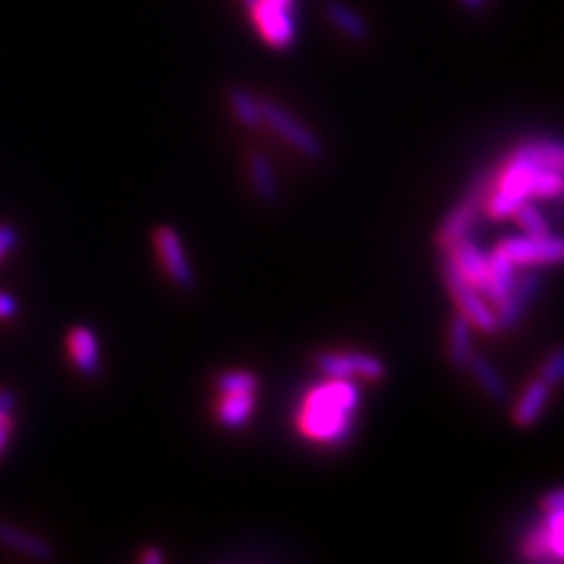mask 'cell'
<instances>
[{
  "label": "cell",
  "instance_id": "6da1fadb",
  "mask_svg": "<svg viewBox=\"0 0 564 564\" xmlns=\"http://www.w3.org/2000/svg\"><path fill=\"white\" fill-rule=\"evenodd\" d=\"M562 145L556 140H531L512 153L491 193V218H508L529 197H558L562 193Z\"/></svg>",
  "mask_w": 564,
  "mask_h": 564
},
{
  "label": "cell",
  "instance_id": "7a4b0ae2",
  "mask_svg": "<svg viewBox=\"0 0 564 564\" xmlns=\"http://www.w3.org/2000/svg\"><path fill=\"white\" fill-rule=\"evenodd\" d=\"M358 387L347 379L312 389L299 414V429L318 441L343 443L351 433V416L358 408Z\"/></svg>",
  "mask_w": 564,
  "mask_h": 564
},
{
  "label": "cell",
  "instance_id": "3957f363",
  "mask_svg": "<svg viewBox=\"0 0 564 564\" xmlns=\"http://www.w3.org/2000/svg\"><path fill=\"white\" fill-rule=\"evenodd\" d=\"M441 274L445 285H448L450 293L454 295L460 312L470 320V324L481 328L483 333H498L496 314L489 308L481 291L456 268L450 253L441 260Z\"/></svg>",
  "mask_w": 564,
  "mask_h": 564
},
{
  "label": "cell",
  "instance_id": "277c9868",
  "mask_svg": "<svg viewBox=\"0 0 564 564\" xmlns=\"http://www.w3.org/2000/svg\"><path fill=\"white\" fill-rule=\"evenodd\" d=\"M489 186H491L489 176L477 178L475 184L468 188V193L454 205L450 214L445 216L437 232V243L441 249L448 251L454 243L466 237L470 228H473V224L479 218L481 205L485 203V197L489 195Z\"/></svg>",
  "mask_w": 564,
  "mask_h": 564
},
{
  "label": "cell",
  "instance_id": "5b68a950",
  "mask_svg": "<svg viewBox=\"0 0 564 564\" xmlns=\"http://www.w3.org/2000/svg\"><path fill=\"white\" fill-rule=\"evenodd\" d=\"M260 107L264 124H268L280 138H285L293 149L310 159H320L324 155L322 140L308 126L301 124L289 109L270 99L260 101Z\"/></svg>",
  "mask_w": 564,
  "mask_h": 564
},
{
  "label": "cell",
  "instance_id": "8992f818",
  "mask_svg": "<svg viewBox=\"0 0 564 564\" xmlns=\"http://www.w3.org/2000/svg\"><path fill=\"white\" fill-rule=\"evenodd\" d=\"M251 19L257 32L272 46V49L285 51L293 46L297 38V23L293 17V9L280 7L270 0H257L251 5Z\"/></svg>",
  "mask_w": 564,
  "mask_h": 564
},
{
  "label": "cell",
  "instance_id": "52a82bcc",
  "mask_svg": "<svg viewBox=\"0 0 564 564\" xmlns=\"http://www.w3.org/2000/svg\"><path fill=\"white\" fill-rule=\"evenodd\" d=\"M500 249L510 257L516 266L529 264H558L562 260V239L554 234H544V237H508L502 241Z\"/></svg>",
  "mask_w": 564,
  "mask_h": 564
},
{
  "label": "cell",
  "instance_id": "ba28073f",
  "mask_svg": "<svg viewBox=\"0 0 564 564\" xmlns=\"http://www.w3.org/2000/svg\"><path fill=\"white\" fill-rule=\"evenodd\" d=\"M562 521H564V510L546 512V521L535 527L523 542V554L527 560L548 562V560H560L564 556Z\"/></svg>",
  "mask_w": 564,
  "mask_h": 564
},
{
  "label": "cell",
  "instance_id": "9c48e42d",
  "mask_svg": "<svg viewBox=\"0 0 564 564\" xmlns=\"http://www.w3.org/2000/svg\"><path fill=\"white\" fill-rule=\"evenodd\" d=\"M155 247L159 251L163 268H166V272L170 274L176 285L186 291L193 289L197 285L195 272L191 262H188L176 230L170 226H159L155 230Z\"/></svg>",
  "mask_w": 564,
  "mask_h": 564
},
{
  "label": "cell",
  "instance_id": "30bf717a",
  "mask_svg": "<svg viewBox=\"0 0 564 564\" xmlns=\"http://www.w3.org/2000/svg\"><path fill=\"white\" fill-rule=\"evenodd\" d=\"M318 368L328 379H349L354 374H362L370 381H381L385 376V364L370 354H358V351H347V354H318Z\"/></svg>",
  "mask_w": 564,
  "mask_h": 564
},
{
  "label": "cell",
  "instance_id": "8fae6325",
  "mask_svg": "<svg viewBox=\"0 0 564 564\" xmlns=\"http://www.w3.org/2000/svg\"><path fill=\"white\" fill-rule=\"evenodd\" d=\"M539 285H542V276H539V272H531L521 280L516 278V285L512 287V291L498 303V314H496L498 331H510V328L521 320L527 303L537 295Z\"/></svg>",
  "mask_w": 564,
  "mask_h": 564
},
{
  "label": "cell",
  "instance_id": "7c38bea8",
  "mask_svg": "<svg viewBox=\"0 0 564 564\" xmlns=\"http://www.w3.org/2000/svg\"><path fill=\"white\" fill-rule=\"evenodd\" d=\"M67 351L72 358L74 366L86 374L92 376L97 374L101 368V351H99V339L88 326H74L67 333Z\"/></svg>",
  "mask_w": 564,
  "mask_h": 564
},
{
  "label": "cell",
  "instance_id": "4fadbf2b",
  "mask_svg": "<svg viewBox=\"0 0 564 564\" xmlns=\"http://www.w3.org/2000/svg\"><path fill=\"white\" fill-rule=\"evenodd\" d=\"M452 262L456 264V268L473 282V285L481 291L487 287L489 282V264H487V257L481 253V249L470 241V239H460L458 243H454L448 249Z\"/></svg>",
  "mask_w": 564,
  "mask_h": 564
},
{
  "label": "cell",
  "instance_id": "5bb4252c",
  "mask_svg": "<svg viewBox=\"0 0 564 564\" xmlns=\"http://www.w3.org/2000/svg\"><path fill=\"white\" fill-rule=\"evenodd\" d=\"M489 282L483 289V297L491 303H500L516 285V264L498 247L487 257Z\"/></svg>",
  "mask_w": 564,
  "mask_h": 564
},
{
  "label": "cell",
  "instance_id": "9a60e30c",
  "mask_svg": "<svg viewBox=\"0 0 564 564\" xmlns=\"http://www.w3.org/2000/svg\"><path fill=\"white\" fill-rule=\"evenodd\" d=\"M0 546L15 550L23 556H30L34 560H51L53 548L42 537L28 533L26 529L15 527L7 521H0Z\"/></svg>",
  "mask_w": 564,
  "mask_h": 564
},
{
  "label": "cell",
  "instance_id": "2e32d148",
  "mask_svg": "<svg viewBox=\"0 0 564 564\" xmlns=\"http://www.w3.org/2000/svg\"><path fill=\"white\" fill-rule=\"evenodd\" d=\"M324 13L326 19L349 40L362 42L368 38V23L354 7L341 3V0H328L324 5Z\"/></svg>",
  "mask_w": 564,
  "mask_h": 564
},
{
  "label": "cell",
  "instance_id": "e0dca14e",
  "mask_svg": "<svg viewBox=\"0 0 564 564\" xmlns=\"http://www.w3.org/2000/svg\"><path fill=\"white\" fill-rule=\"evenodd\" d=\"M249 174L255 195L260 197L262 203L272 205L278 199V182L274 176V168L270 159L264 153H251L249 155Z\"/></svg>",
  "mask_w": 564,
  "mask_h": 564
},
{
  "label": "cell",
  "instance_id": "ac0fdd59",
  "mask_svg": "<svg viewBox=\"0 0 564 564\" xmlns=\"http://www.w3.org/2000/svg\"><path fill=\"white\" fill-rule=\"evenodd\" d=\"M548 397H550V385L544 383L542 379L533 381L525 389V393L519 399V404H516V408H514L516 425L531 427L533 422L539 418V414H542V410L546 408Z\"/></svg>",
  "mask_w": 564,
  "mask_h": 564
},
{
  "label": "cell",
  "instance_id": "d6986e66",
  "mask_svg": "<svg viewBox=\"0 0 564 564\" xmlns=\"http://www.w3.org/2000/svg\"><path fill=\"white\" fill-rule=\"evenodd\" d=\"M466 368L473 372V376L479 381V385L485 389V393L493 399V402H506L508 395H510L508 385L504 383V379L498 374V370L489 364V360L473 354V356H470Z\"/></svg>",
  "mask_w": 564,
  "mask_h": 564
},
{
  "label": "cell",
  "instance_id": "ffe728a7",
  "mask_svg": "<svg viewBox=\"0 0 564 564\" xmlns=\"http://www.w3.org/2000/svg\"><path fill=\"white\" fill-rule=\"evenodd\" d=\"M255 406L253 393H234L224 395V399L218 406V418L224 427L228 429H241L245 422L251 418Z\"/></svg>",
  "mask_w": 564,
  "mask_h": 564
},
{
  "label": "cell",
  "instance_id": "44dd1931",
  "mask_svg": "<svg viewBox=\"0 0 564 564\" xmlns=\"http://www.w3.org/2000/svg\"><path fill=\"white\" fill-rule=\"evenodd\" d=\"M228 103H230L234 115H237V120L245 128H260L264 124L260 101H257L247 88H241V86L230 88Z\"/></svg>",
  "mask_w": 564,
  "mask_h": 564
},
{
  "label": "cell",
  "instance_id": "7402d4cb",
  "mask_svg": "<svg viewBox=\"0 0 564 564\" xmlns=\"http://www.w3.org/2000/svg\"><path fill=\"white\" fill-rule=\"evenodd\" d=\"M470 320L460 312L450 324V360L456 368H466L473 345H470Z\"/></svg>",
  "mask_w": 564,
  "mask_h": 564
},
{
  "label": "cell",
  "instance_id": "603a6c76",
  "mask_svg": "<svg viewBox=\"0 0 564 564\" xmlns=\"http://www.w3.org/2000/svg\"><path fill=\"white\" fill-rule=\"evenodd\" d=\"M519 222V226L525 230V234L529 237H544V234H550V226L546 222V218L542 216V211L533 205L523 203L519 209L512 214Z\"/></svg>",
  "mask_w": 564,
  "mask_h": 564
},
{
  "label": "cell",
  "instance_id": "cb8c5ba5",
  "mask_svg": "<svg viewBox=\"0 0 564 564\" xmlns=\"http://www.w3.org/2000/svg\"><path fill=\"white\" fill-rule=\"evenodd\" d=\"M255 387H257V379L251 372H226L218 379V389L224 395L253 393Z\"/></svg>",
  "mask_w": 564,
  "mask_h": 564
},
{
  "label": "cell",
  "instance_id": "d4e9b609",
  "mask_svg": "<svg viewBox=\"0 0 564 564\" xmlns=\"http://www.w3.org/2000/svg\"><path fill=\"white\" fill-rule=\"evenodd\" d=\"M562 374H564V356H562L560 349H556L542 368V381L548 383L550 387H554L562 381Z\"/></svg>",
  "mask_w": 564,
  "mask_h": 564
},
{
  "label": "cell",
  "instance_id": "484cf974",
  "mask_svg": "<svg viewBox=\"0 0 564 564\" xmlns=\"http://www.w3.org/2000/svg\"><path fill=\"white\" fill-rule=\"evenodd\" d=\"M17 230L15 226H9V224H0V262L5 260V257L17 247Z\"/></svg>",
  "mask_w": 564,
  "mask_h": 564
},
{
  "label": "cell",
  "instance_id": "4316f807",
  "mask_svg": "<svg viewBox=\"0 0 564 564\" xmlns=\"http://www.w3.org/2000/svg\"><path fill=\"white\" fill-rule=\"evenodd\" d=\"M17 301L13 295L0 291V320H9L13 316H17Z\"/></svg>",
  "mask_w": 564,
  "mask_h": 564
},
{
  "label": "cell",
  "instance_id": "83f0119b",
  "mask_svg": "<svg viewBox=\"0 0 564 564\" xmlns=\"http://www.w3.org/2000/svg\"><path fill=\"white\" fill-rule=\"evenodd\" d=\"M13 429H15L13 416H0V456H3V452L7 450V443L13 435Z\"/></svg>",
  "mask_w": 564,
  "mask_h": 564
},
{
  "label": "cell",
  "instance_id": "f1b7e54d",
  "mask_svg": "<svg viewBox=\"0 0 564 564\" xmlns=\"http://www.w3.org/2000/svg\"><path fill=\"white\" fill-rule=\"evenodd\" d=\"M15 393L11 389H0V416H13Z\"/></svg>",
  "mask_w": 564,
  "mask_h": 564
},
{
  "label": "cell",
  "instance_id": "f546056e",
  "mask_svg": "<svg viewBox=\"0 0 564 564\" xmlns=\"http://www.w3.org/2000/svg\"><path fill=\"white\" fill-rule=\"evenodd\" d=\"M544 510H546V512L564 510V491H562V489H554V491L546 493V498H544Z\"/></svg>",
  "mask_w": 564,
  "mask_h": 564
},
{
  "label": "cell",
  "instance_id": "4dcf8cb0",
  "mask_svg": "<svg viewBox=\"0 0 564 564\" xmlns=\"http://www.w3.org/2000/svg\"><path fill=\"white\" fill-rule=\"evenodd\" d=\"M140 560H143L145 564H161L163 560H166V556H163L157 548H149L147 552H143V556H140Z\"/></svg>",
  "mask_w": 564,
  "mask_h": 564
},
{
  "label": "cell",
  "instance_id": "1f68e13d",
  "mask_svg": "<svg viewBox=\"0 0 564 564\" xmlns=\"http://www.w3.org/2000/svg\"><path fill=\"white\" fill-rule=\"evenodd\" d=\"M462 3V7H466L468 11H477V9H481L483 5H485V0H460Z\"/></svg>",
  "mask_w": 564,
  "mask_h": 564
},
{
  "label": "cell",
  "instance_id": "d6a6232c",
  "mask_svg": "<svg viewBox=\"0 0 564 564\" xmlns=\"http://www.w3.org/2000/svg\"><path fill=\"white\" fill-rule=\"evenodd\" d=\"M270 3L280 5V7H287V9H295V0H270Z\"/></svg>",
  "mask_w": 564,
  "mask_h": 564
},
{
  "label": "cell",
  "instance_id": "836d02e7",
  "mask_svg": "<svg viewBox=\"0 0 564 564\" xmlns=\"http://www.w3.org/2000/svg\"><path fill=\"white\" fill-rule=\"evenodd\" d=\"M245 3H249V5H253V3H257V0H245Z\"/></svg>",
  "mask_w": 564,
  "mask_h": 564
}]
</instances>
